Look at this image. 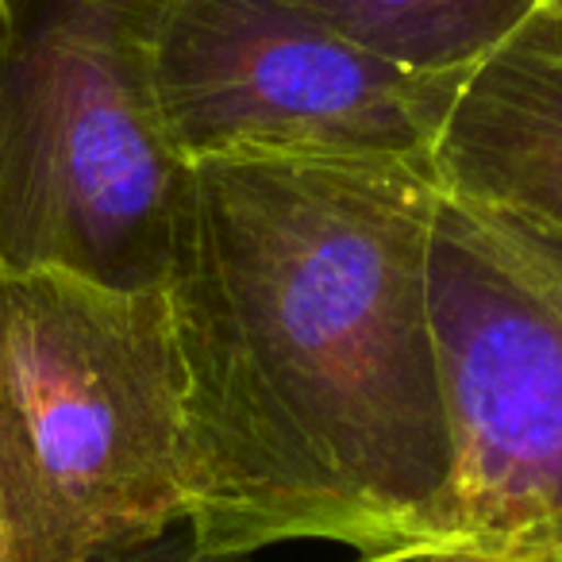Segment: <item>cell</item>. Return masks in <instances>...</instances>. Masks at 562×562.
<instances>
[{
  "mask_svg": "<svg viewBox=\"0 0 562 562\" xmlns=\"http://www.w3.org/2000/svg\"><path fill=\"white\" fill-rule=\"evenodd\" d=\"M344 40L424 74H470L505 47L543 0H297Z\"/></svg>",
  "mask_w": 562,
  "mask_h": 562,
  "instance_id": "7",
  "label": "cell"
},
{
  "mask_svg": "<svg viewBox=\"0 0 562 562\" xmlns=\"http://www.w3.org/2000/svg\"><path fill=\"white\" fill-rule=\"evenodd\" d=\"M170 0H0V270L162 290L189 166L155 89Z\"/></svg>",
  "mask_w": 562,
  "mask_h": 562,
  "instance_id": "3",
  "label": "cell"
},
{
  "mask_svg": "<svg viewBox=\"0 0 562 562\" xmlns=\"http://www.w3.org/2000/svg\"><path fill=\"white\" fill-rule=\"evenodd\" d=\"M355 562H497L474 551H454V547H405L390 554H359Z\"/></svg>",
  "mask_w": 562,
  "mask_h": 562,
  "instance_id": "9",
  "label": "cell"
},
{
  "mask_svg": "<svg viewBox=\"0 0 562 562\" xmlns=\"http://www.w3.org/2000/svg\"><path fill=\"white\" fill-rule=\"evenodd\" d=\"M462 81L385 63L297 0H170L155 40L158 109L186 166L431 170Z\"/></svg>",
  "mask_w": 562,
  "mask_h": 562,
  "instance_id": "5",
  "label": "cell"
},
{
  "mask_svg": "<svg viewBox=\"0 0 562 562\" xmlns=\"http://www.w3.org/2000/svg\"><path fill=\"white\" fill-rule=\"evenodd\" d=\"M431 170L447 196L562 235V16L539 9L467 74Z\"/></svg>",
  "mask_w": 562,
  "mask_h": 562,
  "instance_id": "6",
  "label": "cell"
},
{
  "mask_svg": "<svg viewBox=\"0 0 562 562\" xmlns=\"http://www.w3.org/2000/svg\"><path fill=\"white\" fill-rule=\"evenodd\" d=\"M443 186L405 162H201L166 270L186 524L212 551L439 547L454 443L431 321Z\"/></svg>",
  "mask_w": 562,
  "mask_h": 562,
  "instance_id": "1",
  "label": "cell"
},
{
  "mask_svg": "<svg viewBox=\"0 0 562 562\" xmlns=\"http://www.w3.org/2000/svg\"><path fill=\"white\" fill-rule=\"evenodd\" d=\"M0 508L12 562H93L186 520L166 290L0 270Z\"/></svg>",
  "mask_w": 562,
  "mask_h": 562,
  "instance_id": "2",
  "label": "cell"
},
{
  "mask_svg": "<svg viewBox=\"0 0 562 562\" xmlns=\"http://www.w3.org/2000/svg\"><path fill=\"white\" fill-rule=\"evenodd\" d=\"M431 321L454 443L439 547L562 562V235L443 193Z\"/></svg>",
  "mask_w": 562,
  "mask_h": 562,
  "instance_id": "4",
  "label": "cell"
},
{
  "mask_svg": "<svg viewBox=\"0 0 562 562\" xmlns=\"http://www.w3.org/2000/svg\"><path fill=\"white\" fill-rule=\"evenodd\" d=\"M93 562H255L250 554H239V551H212L204 547L201 539L193 536L186 520L166 528L162 536L147 539V543H135L127 551H116V554H104V559H93Z\"/></svg>",
  "mask_w": 562,
  "mask_h": 562,
  "instance_id": "8",
  "label": "cell"
},
{
  "mask_svg": "<svg viewBox=\"0 0 562 562\" xmlns=\"http://www.w3.org/2000/svg\"><path fill=\"white\" fill-rule=\"evenodd\" d=\"M0 562H12V551H9V524H4V508H0Z\"/></svg>",
  "mask_w": 562,
  "mask_h": 562,
  "instance_id": "10",
  "label": "cell"
},
{
  "mask_svg": "<svg viewBox=\"0 0 562 562\" xmlns=\"http://www.w3.org/2000/svg\"><path fill=\"white\" fill-rule=\"evenodd\" d=\"M543 9L554 12V16H562V0H543Z\"/></svg>",
  "mask_w": 562,
  "mask_h": 562,
  "instance_id": "11",
  "label": "cell"
}]
</instances>
